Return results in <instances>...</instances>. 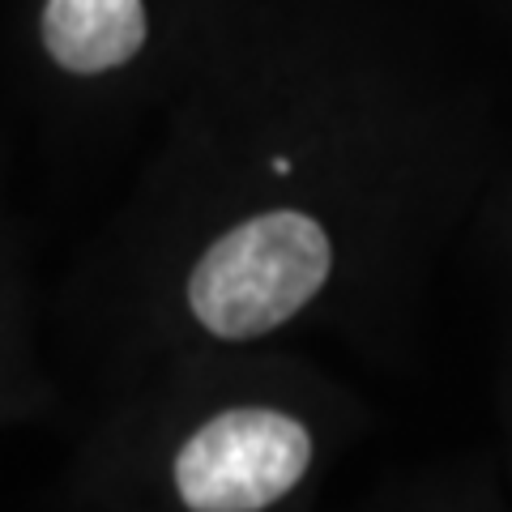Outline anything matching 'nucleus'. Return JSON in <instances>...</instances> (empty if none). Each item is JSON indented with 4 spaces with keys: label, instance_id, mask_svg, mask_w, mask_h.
I'll use <instances>...</instances> for the list:
<instances>
[{
    "label": "nucleus",
    "instance_id": "1",
    "mask_svg": "<svg viewBox=\"0 0 512 512\" xmlns=\"http://www.w3.org/2000/svg\"><path fill=\"white\" fill-rule=\"evenodd\" d=\"M329 269L333 252L320 222L274 210L239 222L201 256L188 282V303L218 338H261L325 286Z\"/></svg>",
    "mask_w": 512,
    "mask_h": 512
},
{
    "label": "nucleus",
    "instance_id": "2",
    "mask_svg": "<svg viewBox=\"0 0 512 512\" xmlns=\"http://www.w3.org/2000/svg\"><path fill=\"white\" fill-rule=\"evenodd\" d=\"M312 440L291 414L244 406L205 423L175 457L180 500L197 512H256L291 491Z\"/></svg>",
    "mask_w": 512,
    "mask_h": 512
},
{
    "label": "nucleus",
    "instance_id": "3",
    "mask_svg": "<svg viewBox=\"0 0 512 512\" xmlns=\"http://www.w3.org/2000/svg\"><path fill=\"white\" fill-rule=\"evenodd\" d=\"M43 43L69 73H107L146 43L141 0H47Z\"/></svg>",
    "mask_w": 512,
    "mask_h": 512
}]
</instances>
